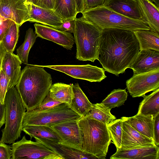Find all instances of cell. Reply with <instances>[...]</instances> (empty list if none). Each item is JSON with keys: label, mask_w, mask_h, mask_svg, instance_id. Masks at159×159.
<instances>
[{"label": "cell", "mask_w": 159, "mask_h": 159, "mask_svg": "<svg viewBox=\"0 0 159 159\" xmlns=\"http://www.w3.org/2000/svg\"><path fill=\"white\" fill-rule=\"evenodd\" d=\"M139 51L133 31L102 30L98 60L105 71L119 76L130 68Z\"/></svg>", "instance_id": "1"}, {"label": "cell", "mask_w": 159, "mask_h": 159, "mask_svg": "<svg viewBox=\"0 0 159 159\" xmlns=\"http://www.w3.org/2000/svg\"><path fill=\"white\" fill-rule=\"evenodd\" d=\"M52 83L51 74L41 66L27 65L23 68L15 87L27 111L41 104L48 93Z\"/></svg>", "instance_id": "2"}, {"label": "cell", "mask_w": 159, "mask_h": 159, "mask_svg": "<svg viewBox=\"0 0 159 159\" xmlns=\"http://www.w3.org/2000/svg\"><path fill=\"white\" fill-rule=\"evenodd\" d=\"M78 123L82 136V150L98 159H105L111 139L107 125L86 116Z\"/></svg>", "instance_id": "3"}, {"label": "cell", "mask_w": 159, "mask_h": 159, "mask_svg": "<svg viewBox=\"0 0 159 159\" xmlns=\"http://www.w3.org/2000/svg\"><path fill=\"white\" fill-rule=\"evenodd\" d=\"M74 20L76 58L80 61L94 62L98 58L102 30L81 17L76 18Z\"/></svg>", "instance_id": "4"}, {"label": "cell", "mask_w": 159, "mask_h": 159, "mask_svg": "<svg viewBox=\"0 0 159 159\" xmlns=\"http://www.w3.org/2000/svg\"><path fill=\"white\" fill-rule=\"evenodd\" d=\"M82 14V18L102 30L110 29L132 31L150 30L145 20L125 16L103 5L86 10Z\"/></svg>", "instance_id": "5"}, {"label": "cell", "mask_w": 159, "mask_h": 159, "mask_svg": "<svg viewBox=\"0 0 159 159\" xmlns=\"http://www.w3.org/2000/svg\"><path fill=\"white\" fill-rule=\"evenodd\" d=\"M5 126L0 142L11 144L21 136L22 123L26 109L15 86L8 89L5 99Z\"/></svg>", "instance_id": "6"}, {"label": "cell", "mask_w": 159, "mask_h": 159, "mask_svg": "<svg viewBox=\"0 0 159 159\" xmlns=\"http://www.w3.org/2000/svg\"><path fill=\"white\" fill-rule=\"evenodd\" d=\"M81 117L70 105L62 103L46 111H27L23 118L22 127V128L26 126L32 125L50 126L69 120H78Z\"/></svg>", "instance_id": "7"}, {"label": "cell", "mask_w": 159, "mask_h": 159, "mask_svg": "<svg viewBox=\"0 0 159 159\" xmlns=\"http://www.w3.org/2000/svg\"><path fill=\"white\" fill-rule=\"evenodd\" d=\"M126 84L128 91L132 97H143L146 93L159 88V68L134 74L126 80Z\"/></svg>", "instance_id": "8"}, {"label": "cell", "mask_w": 159, "mask_h": 159, "mask_svg": "<svg viewBox=\"0 0 159 159\" xmlns=\"http://www.w3.org/2000/svg\"><path fill=\"white\" fill-rule=\"evenodd\" d=\"M11 148V159H45L50 154L55 153L41 142L27 139L25 135L13 143Z\"/></svg>", "instance_id": "9"}, {"label": "cell", "mask_w": 159, "mask_h": 159, "mask_svg": "<svg viewBox=\"0 0 159 159\" xmlns=\"http://www.w3.org/2000/svg\"><path fill=\"white\" fill-rule=\"evenodd\" d=\"M41 66L61 72L74 78L84 80L90 82H100L107 77L103 69L89 64Z\"/></svg>", "instance_id": "10"}, {"label": "cell", "mask_w": 159, "mask_h": 159, "mask_svg": "<svg viewBox=\"0 0 159 159\" xmlns=\"http://www.w3.org/2000/svg\"><path fill=\"white\" fill-rule=\"evenodd\" d=\"M78 120H69L49 126L61 138V144L82 151V136Z\"/></svg>", "instance_id": "11"}, {"label": "cell", "mask_w": 159, "mask_h": 159, "mask_svg": "<svg viewBox=\"0 0 159 159\" xmlns=\"http://www.w3.org/2000/svg\"><path fill=\"white\" fill-rule=\"evenodd\" d=\"M0 16L20 26L29 18L27 0H0Z\"/></svg>", "instance_id": "12"}, {"label": "cell", "mask_w": 159, "mask_h": 159, "mask_svg": "<svg viewBox=\"0 0 159 159\" xmlns=\"http://www.w3.org/2000/svg\"><path fill=\"white\" fill-rule=\"evenodd\" d=\"M34 26L38 37L53 42L68 50H71L73 47L75 42L71 33L37 23Z\"/></svg>", "instance_id": "13"}, {"label": "cell", "mask_w": 159, "mask_h": 159, "mask_svg": "<svg viewBox=\"0 0 159 159\" xmlns=\"http://www.w3.org/2000/svg\"><path fill=\"white\" fill-rule=\"evenodd\" d=\"M27 3L29 15L28 21L60 30L63 20L53 9L41 7L27 1Z\"/></svg>", "instance_id": "14"}, {"label": "cell", "mask_w": 159, "mask_h": 159, "mask_svg": "<svg viewBox=\"0 0 159 159\" xmlns=\"http://www.w3.org/2000/svg\"><path fill=\"white\" fill-rule=\"evenodd\" d=\"M102 5L125 16L146 21L139 0H105Z\"/></svg>", "instance_id": "15"}, {"label": "cell", "mask_w": 159, "mask_h": 159, "mask_svg": "<svg viewBox=\"0 0 159 159\" xmlns=\"http://www.w3.org/2000/svg\"><path fill=\"white\" fill-rule=\"evenodd\" d=\"M121 119L122 120V125L120 149H129L155 145L153 139L140 134L133 128L122 117Z\"/></svg>", "instance_id": "16"}, {"label": "cell", "mask_w": 159, "mask_h": 159, "mask_svg": "<svg viewBox=\"0 0 159 159\" xmlns=\"http://www.w3.org/2000/svg\"><path fill=\"white\" fill-rule=\"evenodd\" d=\"M129 68L133 70L134 74L159 68V51L154 50L140 51Z\"/></svg>", "instance_id": "17"}, {"label": "cell", "mask_w": 159, "mask_h": 159, "mask_svg": "<svg viewBox=\"0 0 159 159\" xmlns=\"http://www.w3.org/2000/svg\"><path fill=\"white\" fill-rule=\"evenodd\" d=\"M116 150L111 159H159V148L156 145Z\"/></svg>", "instance_id": "18"}, {"label": "cell", "mask_w": 159, "mask_h": 159, "mask_svg": "<svg viewBox=\"0 0 159 159\" xmlns=\"http://www.w3.org/2000/svg\"><path fill=\"white\" fill-rule=\"evenodd\" d=\"M36 141L41 142L49 149L66 159H98L90 153L65 146L46 139L34 137Z\"/></svg>", "instance_id": "19"}, {"label": "cell", "mask_w": 159, "mask_h": 159, "mask_svg": "<svg viewBox=\"0 0 159 159\" xmlns=\"http://www.w3.org/2000/svg\"><path fill=\"white\" fill-rule=\"evenodd\" d=\"M22 62L17 55L13 52H6L3 57L2 69L9 80L7 90L15 86L20 77Z\"/></svg>", "instance_id": "20"}, {"label": "cell", "mask_w": 159, "mask_h": 159, "mask_svg": "<svg viewBox=\"0 0 159 159\" xmlns=\"http://www.w3.org/2000/svg\"><path fill=\"white\" fill-rule=\"evenodd\" d=\"M134 129L145 136L153 140V118L139 114L130 117H122Z\"/></svg>", "instance_id": "21"}, {"label": "cell", "mask_w": 159, "mask_h": 159, "mask_svg": "<svg viewBox=\"0 0 159 159\" xmlns=\"http://www.w3.org/2000/svg\"><path fill=\"white\" fill-rule=\"evenodd\" d=\"M74 97L70 104L71 108L82 117L85 116L92 107V103L83 92L78 83L71 84Z\"/></svg>", "instance_id": "22"}, {"label": "cell", "mask_w": 159, "mask_h": 159, "mask_svg": "<svg viewBox=\"0 0 159 159\" xmlns=\"http://www.w3.org/2000/svg\"><path fill=\"white\" fill-rule=\"evenodd\" d=\"M133 32L139 43L140 51H159V34L150 30H139Z\"/></svg>", "instance_id": "23"}, {"label": "cell", "mask_w": 159, "mask_h": 159, "mask_svg": "<svg viewBox=\"0 0 159 159\" xmlns=\"http://www.w3.org/2000/svg\"><path fill=\"white\" fill-rule=\"evenodd\" d=\"M145 21L150 30L159 34V8L150 0H139Z\"/></svg>", "instance_id": "24"}, {"label": "cell", "mask_w": 159, "mask_h": 159, "mask_svg": "<svg viewBox=\"0 0 159 159\" xmlns=\"http://www.w3.org/2000/svg\"><path fill=\"white\" fill-rule=\"evenodd\" d=\"M140 103L137 114L153 118L159 114V88L150 94L145 95Z\"/></svg>", "instance_id": "25"}, {"label": "cell", "mask_w": 159, "mask_h": 159, "mask_svg": "<svg viewBox=\"0 0 159 159\" xmlns=\"http://www.w3.org/2000/svg\"><path fill=\"white\" fill-rule=\"evenodd\" d=\"M22 131L29 135L30 139L36 137L48 139L60 144L62 142L61 138L49 126L28 125L22 128Z\"/></svg>", "instance_id": "26"}, {"label": "cell", "mask_w": 159, "mask_h": 159, "mask_svg": "<svg viewBox=\"0 0 159 159\" xmlns=\"http://www.w3.org/2000/svg\"><path fill=\"white\" fill-rule=\"evenodd\" d=\"M49 93L53 100L70 105L74 95L71 84L57 83L52 84Z\"/></svg>", "instance_id": "27"}, {"label": "cell", "mask_w": 159, "mask_h": 159, "mask_svg": "<svg viewBox=\"0 0 159 159\" xmlns=\"http://www.w3.org/2000/svg\"><path fill=\"white\" fill-rule=\"evenodd\" d=\"M53 10L63 20L75 19L78 14L75 0H55Z\"/></svg>", "instance_id": "28"}, {"label": "cell", "mask_w": 159, "mask_h": 159, "mask_svg": "<svg viewBox=\"0 0 159 159\" xmlns=\"http://www.w3.org/2000/svg\"><path fill=\"white\" fill-rule=\"evenodd\" d=\"M110 111L101 103L92 104L91 109L85 116L107 125L116 119L115 116L111 113Z\"/></svg>", "instance_id": "29"}, {"label": "cell", "mask_w": 159, "mask_h": 159, "mask_svg": "<svg viewBox=\"0 0 159 159\" xmlns=\"http://www.w3.org/2000/svg\"><path fill=\"white\" fill-rule=\"evenodd\" d=\"M38 37L33 29L29 28L26 31L23 43L17 49V55L22 62L25 64L28 63L29 53L31 48Z\"/></svg>", "instance_id": "30"}, {"label": "cell", "mask_w": 159, "mask_h": 159, "mask_svg": "<svg viewBox=\"0 0 159 159\" xmlns=\"http://www.w3.org/2000/svg\"><path fill=\"white\" fill-rule=\"evenodd\" d=\"M128 94L126 89H115L109 93L101 103L108 109L123 105L127 100Z\"/></svg>", "instance_id": "31"}, {"label": "cell", "mask_w": 159, "mask_h": 159, "mask_svg": "<svg viewBox=\"0 0 159 159\" xmlns=\"http://www.w3.org/2000/svg\"><path fill=\"white\" fill-rule=\"evenodd\" d=\"M20 27L14 22L7 30L1 42L7 52L14 51L18 41Z\"/></svg>", "instance_id": "32"}, {"label": "cell", "mask_w": 159, "mask_h": 159, "mask_svg": "<svg viewBox=\"0 0 159 159\" xmlns=\"http://www.w3.org/2000/svg\"><path fill=\"white\" fill-rule=\"evenodd\" d=\"M122 125L121 119L115 120L107 125L111 140L116 149L121 148Z\"/></svg>", "instance_id": "33"}, {"label": "cell", "mask_w": 159, "mask_h": 159, "mask_svg": "<svg viewBox=\"0 0 159 159\" xmlns=\"http://www.w3.org/2000/svg\"><path fill=\"white\" fill-rule=\"evenodd\" d=\"M62 103L52 99L48 93L41 104L32 110L35 111H46L54 108Z\"/></svg>", "instance_id": "34"}, {"label": "cell", "mask_w": 159, "mask_h": 159, "mask_svg": "<svg viewBox=\"0 0 159 159\" xmlns=\"http://www.w3.org/2000/svg\"><path fill=\"white\" fill-rule=\"evenodd\" d=\"M8 83L7 77L1 69L0 71V101L2 104H4V99L7 90Z\"/></svg>", "instance_id": "35"}, {"label": "cell", "mask_w": 159, "mask_h": 159, "mask_svg": "<svg viewBox=\"0 0 159 159\" xmlns=\"http://www.w3.org/2000/svg\"><path fill=\"white\" fill-rule=\"evenodd\" d=\"M14 22L12 20L4 19L0 16V42H2L7 29Z\"/></svg>", "instance_id": "36"}, {"label": "cell", "mask_w": 159, "mask_h": 159, "mask_svg": "<svg viewBox=\"0 0 159 159\" xmlns=\"http://www.w3.org/2000/svg\"><path fill=\"white\" fill-rule=\"evenodd\" d=\"M11 147L0 142V159H11Z\"/></svg>", "instance_id": "37"}, {"label": "cell", "mask_w": 159, "mask_h": 159, "mask_svg": "<svg viewBox=\"0 0 159 159\" xmlns=\"http://www.w3.org/2000/svg\"><path fill=\"white\" fill-rule=\"evenodd\" d=\"M74 20L73 18L64 20L59 30L73 33L75 27Z\"/></svg>", "instance_id": "38"}, {"label": "cell", "mask_w": 159, "mask_h": 159, "mask_svg": "<svg viewBox=\"0 0 159 159\" xmlns=\"http://www.w3.org/2000/svg\"><path fill=\"white\" fill-rule=\"evenodd\" d=\"M153 140L155 145H159V114L153 118Z\"/></svg>", "instance_id": "39"}, {"label": "cell", "mask_w": 159, "mask_h": 159, "mask_svg": "<svg viewBox=\"0 0 159 159\" xmlns=\"http://www.w3.org/2000/svg\"><path fill=\"white\" fill-rule=\"evenodd\" d=\"M105 0H85L84 10L102 5Z\"/></svg>", "instance_id": "40"}, {"label": "cell", "mask_w": 159, "mask_h": 159, "mask_svg": "<svg viewBox=\"0 0 159 159\" xmlns=\"http://www.w3.org/2000/svg\"><path fill=\"white\" fill-rule=\"evenodd\" d=\"M55 0H39L36 5L44 8L53 9Z\"/></svg>", "instance_id": "41"}, {"label": "cell", "mask_w": 159, "mask_h": 159, "mask_svg": "<svg viewBox=\"0 0 159 159\" xmlns=\"http://www.w3.org/2000/svg\"><path fill=\"white\" fill-rule=\"evenodd\" d=\"M5 104H2L0 101V129L5 124Z\"/></svg>", "instance_id": "42"}, {"label": "cell", "mask_w": 159, "mask_h": 159, "mask_svg": "<svg viewBox=\"0 0 159 159\" xmlns=\"http://www.w3.org/2000/svg\"><path fill=\"white\" fill-rule=\"evenodd\" d=\"M77 13H82L85 10V0H75Z\"/></svg>", "instance_id": "43"}, {"label": "cell", "mask_w": 159, "mask_h": 159, "mask_svg": "<svg viewBox=\"0 0 159 159\" xmlns=\"http://www.w3.org/2000/svg\"><path fill=\"white\" fill-rule=\"evenodd\" d=\"M6 52L1 42H0V71L2 69V63Z\"/></svg>", "instance_id": "44"}, {"label": "cell", "mask_w": 159, "mask_h": 159, "mask_svg": "<svg viewBox=\"0 0 159 159\" xmlns=\"http://www.w3.org/2000/svg\"><path fill=\"white\" fill-rule=\"evenodd\" d=\"M45 159H64L61 155L57 153L51 154L47 156Z\"/></svg>", "instance_id": "45"}, {"label": "cell", "mask_w": 159, "mask_h": 159, "mask_svg": "<svg viewBox=\"0 0 159 159\" xmlns=\"http://www.w3.org/2000/svg\"><path fill=\"white\" fill-rule=\"evenodd\" d=\"M158 8H159V0H150Z\"/></svg>", "instance_id": "46"}, {"label": "cell", "mask_w": 159, "mask_h": 159, "mask_svg": "<svg viewBox=\"0 0 159 159\" xmlns=\"http://www.w3.org/2000/svg\"><path fill=\"white\" fill-rule=\"evenodd\" d=\"M28 2H31L34 4L37 5L39 0H27Z\"/></svg>", "instance_id": "47"}]
</instances>
